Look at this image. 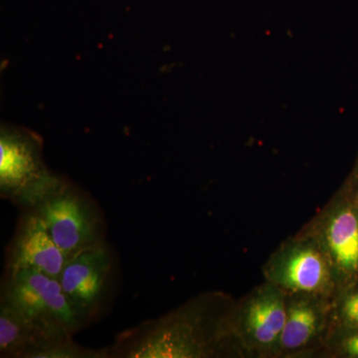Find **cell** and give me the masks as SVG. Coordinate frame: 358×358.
I'll return each instance as SVG.
<instances>
[{
  "mask_svg": "<svg viewBox=\"0 0 358 358\" xmlns=\"http://www.w3.org/2000/svg\"><path fill=\"white\" fill-rule=\"evenodd\" d=\"M2 301L57 336L71 338L86 322L66 296L59 280L34 268L9 272Z\"/></svg>",
  "mask_w": 358,
  "mask_h": 358,
  "instance_id": "6da1fadb",
  "label": "cell"
},
{
  "mask_svg": "<svg viewBox=\"0 0 358 358\" xmlns=\"http://www.w3.org/2000/svg\"><path fill=\"white\" fill-rule=\"evenodd\" d=\"M56 244L69 256L102 241V223L94 205L60 178L30 207Z\"/></svg>",
  "mask_w": 358,
  "mask_h": 358,
  "instance_id": "7a4b0ae2",
  "label": "cell"
},
{
  "mask_svg": "<svg viewBox=\"0 0 358 358\" xmlns=\"http://www.w3.org/2000/svg\"><path fill=\"white\" fill-rule=\"evenodd\" d=\"M57 178L45 166L41 140L28 129L3 124L0 134V192L31 207Z\"/></svg>",
  "mask_w": 358,
  "mask_h": 358,
  "instance_id": "3957f363",
  "label": "cell"
},
{
  "mask_svg": "<svg viewBox=\"0 0 358 358\" xmlns=\"http://www.w3.org/2000/svg\"><path fill=\"white\" fill-rule=\"evenodd\" d=\"M112 268V256L101 242L71 257L59 282L66 296L85 320L100 308Z\"/></svg>",
  "mask_w": 358,
  "mask_h": 358,
  "instance_id": "277c9868",
  "label": "cell"
},
{
  "mask_svg": "<svg viewBox=\"0 0 358 358\" xmlns=\"http://www.w3.org/2000/svg\"><path fill=\"white\" fill-rule=\"evenodd\" d=\"M69 256L52 239L46 226L35 212L23 218L9 258V272L34 268L58 279Z\"/></svg>",
  "mask_w": 358,
  "mask_h": 358,
  "instance_id": "5b68a950",
  "label": "cell"
},
{
  "mask_svg": "<svg viewBox=\"0 0 358 358\" xmlns=\"http://www.w3.org/2000/svg\"><path fill=\"white\" fill-rule=\"evenodd\" d=\"M70 338L46 331L2 301L0 308L1 357L40 358L54 345Z\"/></svg>",
  "mask_w": 358,
  "mask_h": 358,
  "instance_id": "8992f818",
  "label": "cell"
},
{
  "mask_svg": "<svg viewBox=\"0 0 358 358\" xmlns=\"http://www.w3.org/2000/svg\"><path fill=\"white\" fill-rule=\"evenodd\" d=\"M288 313L279 296L264 294L250 303L246 315L249 333L258 343L270 345L280 338Z\"/></svg>",
  "mask_w": 358,
  "mask_h": 358,
  "instance_id": "52a82bcc",
  "label": "cell"
},
{
  "mask_svg": "<svg viewBox=\"0 0 358 358\" xmlns=\"http://www.w3.org/2000/svg\"><path fill=\"white\" fill-rule=\"evenodd\" d=\"M327 279L326 263L319 253L310 249L294 252L281 272L282 284L296 291H317L324 286Z\"/></svg>",
  "mask_w": 358,
  "mask_h": 358,
  "instance_id": "ba28073f",
  "label": "cell"
},
{
  "mask_svg": "<svg viewBox=\"0 0 358 358\" xmlns=\"http://www.w3.org/2000/svg\"><path fill=\"white\" fill-rule=\"evenodd\" d=\"M327 241L341 267L358 268V217L353 212L345 210L334 218L327 231Z\"/></svg>",
  "mask_w": 358,
  "mask_h": 358,
  "instance_id": "9c48e42d",
  "label": "cell"
},
{
  "mask_svg": "<svg viewBox=\"0 0 358 358\" xmlns=\"http://www.w3.org/2000/svg\"><path fill=\"white\" fill-rule=\"evenodd\" d=\"M317 324V315L307 303L293 306L287 315L286 324L280 336L282 345L288 350L301 348L312 338Z\"/></svg>",
  "mask_w": 358,
  "mask_h": 358,
  "instance_id": "30bf717a",
  "label": "cell"
},
{
  "mask_svg": "<svg viewBox=\"0 0 358 358\" xmlns=\"http://www.w3.org/2000/svg\"><path fill=\"white\" fill-rule=\"evenodd\" d=\"M343 313L348 322L358 326V293L348 296L343 306Z\"/></svg>",
  "mask_w": 358,
  "mask_h": 358,
  "instance_id": "8fae6325",
  "label": "cell"
},
{
  "mask_svg": "<svg viewBox=\"0 0 358 358\" xmlns=\"http://www.w3.org/2000/svg\"><path fill=\"white\" fill-rule=\"evenodd\" d=\"M345 348L346 352H348L350 357H358V334L350 336V338L346 341Z\"/></svg>",
  "mask_w": 358,
  "mask_h": 358,
  "instance_id": "7c38bea8",
  "label": "cell"
}]
</instances>
